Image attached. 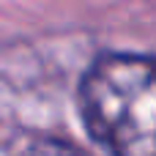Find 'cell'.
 I'll list each match as a JSON object with an SVG mask.
<instances>
[{
	"label": "cell",
	"mask_w": 156,
	"mask_h": 156,
	"mask_svg": "<svg viewBox=\"0 0 156 156\" xmlns=\"http://www.w3.org/2000/svg\"><path fill=\"white\" fill-rule=\"evenodd\" d=\"M80 110L110 156H156V55H99L80 82Z\"/></svg>",
	"instance_id": "cell-1"
},
{
	"label": "cell",
	"mask_w": 156,
	"mask_h": 156,
	"mask_svg": "<svg viewBox=\"0 0 156 156\" xmlns=\"http://www.w3.org/2000/svg\"><path fill=\"white\" fill-rule=\"evenodd\" d=\"M19 156H88V154L71 143H63V140H38V143L25 145L19 151Z\"/></svg>",
	"instance_id": "cell-2"
}]
</instances>
